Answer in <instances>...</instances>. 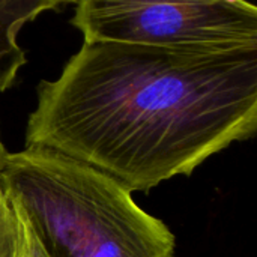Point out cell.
Here are the masks:
<instances>
[{
    "instance_id": "obj_7",
    "label": "cell",
    "mask_w": 257,
    "mask_h": 257,
    "mask_svg": "<svg viewBox=\"0 0 257 257\" xmlns=\"http://www.w3.org/2000/svg\"><path fill=\"white\" fill-rule=\"evenodd\" d=\"M6 155H8V151H6V148H5V143H3V140H2V136H0V169H2V166H3V163H5V158H6Z\"/></svg>"
},
{
    "instance_id": "obj_2",
    "label": "cell",
    "mask_w": 257,
    "mask_h": 257,
    "mask_svg": "<svg viewBox=\"0 0 257 257\" xmlns=\"http://www.w3.org/2000/svg\"><path fill=\"white\" fill-rule=\"evenodd\" d=\"M0 188L48 257H175V235L133 191L59 152H8Z\"/></svg>"
},
{
    "instance_id": "obj_3",
    "label": "cell",
    "mask_w": 257,
    "mask_h": 257,
    "mask_svg": "<svg viewBox=\"0 0 257 257\" xmlns=\"http://www.w3.org/2000/svg\"><path fill=\"white\" fill-rule=\"evenodd\" d=\"M69 23L84 42L169 50L257 47V8L248 0H77Z\"/></svg>"
},
{
    "instance_id": "obj_6",
    "label": "cell",
    "mask_w": 257,
    "mask_h": 257,
    "mask_svg": "<svg viewBox=\"0 0 257 257\" xmlns=\"http://www.w3.org/2000/svg\"><path fill=\"white\" fill-rule=\"evenodd\" d=\"M15 248V218L0 188V257H12Z\"/></svg>"
},
{
    "instance_id": "obj_4",
    "label": "cell",
    "mask_w": 257,
    "mask_h": 257,
    "mask_svg": "<svg viewBox=\"0 0 257 257\" xmlns=\"http://www.w3.org/2000/svg\"><path fill=\"white\" fill-rule=\"evenodd\" d=\"M66 3L69 0H0V93L15 84L20 69L27 63L17 41L21 29L41 14L59 11Z\"/></svg>"
},
{
    "instance_id": "obj_1",
    "label": "cell",
    "mask_w": 257,
    "mask_h": 257,
    "mask_svg": "<svg viewBox=\"0 0 257 257\" xmlns=\"http://www.w3.org/2000/svg\"><path fill=\"white\" fill-rule=\"evenodd\" d=\"M257 128V47L169 50L83 42L36 87L26 146L149 191Z\"/></svg>"
},
{
    "instance_id": "obj_5",
    "label": "cell",
    "mask_w": 257,
    "mask_h": 257,
    "mask_svg": "<svg viewBox=\"0 0 257 257\" xmlns=\"http://www.w3.org/2000/svg\"><path fill=\"white\" fill-rule=\"evenodd\" d=\"M15 218V248L12 257H48L23 215L11 206Z\"/></svg>"
}]
</instances>
